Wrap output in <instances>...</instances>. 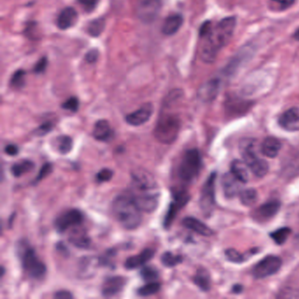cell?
I'll return each mask as SVG.
<instances>
[{
  "label": "cell",
  "instance_id": "obj_34",
  "mask_svg": "<svg viewBox=\"0 0 299 299\" xmlns=\"http://www.w3.org/2000/svg\"><path fill=\"white\" fill-rule=\"evenodd\" d=\"M239 196H240V201L245 207L253 206V204L256 202L257 198H258L256 190L254 189L241 190Z\"/></svg>",
  "mask_w": 299,
  "mask_h": 299
},
{
  "label": "cell",
  "instance_id": "obj_48",
  "mask_svg": "<svg viewBox=\"0 0 299 299\" xmlns=\"http://www.w3.org/2000/svg\"><path fill=\"white\" fill-rule=\"evenodd\" d=\"M271 1L279 4V8L282 10H285V9L291 7V5H293V4L295 3V0H271Z\"/></svg>",
  "mask_w": 299,
  "mask_h": 299
},
{
  "label": "cell",
  "instance_id": "obj_33",
  "mask_svg": "<svg viewBox=\"0 0 299 299\" xmlns=\"http://www.w3.org/2000/svg\"><path fill=\"white\" fill-rule=\"evenodd\" d=\"M291 233V229L289 228H279L274 232H271L270 236L272 240H274L276 245L284 244L288 240L289 236Z\"/></svg>",
  "mask_w": 299,
  "mask_h": 299
},
{
  "label": "cell",
  "instance_id": "obj_5",
  "mask_svg": "<svg viewBox=\"0 0 299 299\" xmlns=\"http://www.w3.org/2000/svg\"><path fill=\"white\" fill-rule=\"evenodd\" d=\"M240 155L242 160L257 177H265L269 172V163L260 158L255 150V140L250 138L243 139L240 142Z\"/></svg>",
  "mask_w": 299,
  "mask_h": 299
},
{
  "label": "cell",
  "instance_id": "obj_49",
  "mask_svg": "<svg viewBox=\"0 0 299 299\" xmlns=\"http://www.w3.org/2000/svg\"><path fill=\"white\" fill-rule=\"evenodd\" d=\"M56 249H57V250H58L59 252L63 253L64 255H66V254H69V249L66 248L65 245L63 244V242H58L57 245H56Z\"/></svg>",
  "mask_w": 299,
  "mask_h": 299
},
{
  "label": "cell",
  "instance_id": "obj_43",
  "mask_svg": "<svg viewBox=\"0 0 299 299\" xmlns=\"http://www.w3.org/2000/svg\"><path fill=\"white\" fill-rule=\"evenodd\" d=\"M77 2L80 4L84 10L88 13L92 12L98 4V0H77Z\"/></svg>",
  "mask_w": 299,
  "mask_h": 299
},
{
  "label": "cell",
  "instance_id": "obj_47",
  "mask_svg": "<svg viewBox=\"0 0 299 299\" xmlns=\"http://www.w3.org/2000/svg\"><path fill=\"white\" fill-rule=\"evenodd\" d=\"M98 57V51L97 49H91L88 53L85 55V60L88 62L89 64L95 63Z\"/></svg>",
  "mask_w": 299,
  "mask_h": 299
},
{
  "label": "cell",
  "instance_id": "obj_31",
  "mask_svg": "<svg viewBox=\"0 0 299 299\" xmlns=\"http://www.w3.org/2000/svg\"><path fill=\"white\" fill-rule=\"evenodd\" d=\"M184 261V258L180 254H174L172 252H164L161 256V261L162 265L167 268H173L180 264Z\"/></svg>",
  "mask_w": 299,
  "mask_h": 299
},
{
  "label": "cell",
  "instance_id": "obj_32",
  "mask_svg": "<svg viewBox=\"0 0 299 299\" xmlns=\"http://www.w3.org/2000/svg\"><path fill=\"white\" fill-rule=\"evenodd\" d=\"M161 290V282H148L146 285L140 287L137 290V295L140 297H149V296L155 295L156 293H158V291Z\"/></svg>",
  "mask_w": 299,
  "mask_h": 299
},
{
  "label": "cell",
  "instance_id": "obj_25",
  "mask_svg": "<svg viewBox=\"0 0 299 299\" xmlns=\"http://www.w3.org/2000/svg\"><path fill=\"white\" fill-rule=\"evenodd\" d=\"M249 166L244 161L234 160L231 164V173L242 184L249 181Z\"/></svg>",
  "mask_w": 299,
  "mask_h": 299
},
{
  "label": "cell",
  "instance_id": "obj_3",
  "mask_svg": "<svg viewBox=\"0 0 299 299\" xmlns=\"http://www.w3.org/2000/svg\"><path fill=\"white\" fill-rule=\"evenodd\" d=\"M113 214L124 229L135 230L142 221L141 210L135 203L130 190L118 194L112 206Z\"/></svg>",
  "mask_w": 299,
  "mask_h": 299
},
{
  "label": "cell",
  "instance_id": "obj_21",
  "mask_svg": "<svg viewBox=\"0 0 299 299\" xmlns=\"http://www.w3.org/2000/svg\"><path fill=\"white\" fill-rule=\"evenodd\" d=\"M78 19V15L76 10L73 7H66L59 13L56 24L61 30H66L70 28L76 24Z\"/></svg>",
  "mask_w": 299,
  "mask_h": 299
},
{
  "label": "cell",
  "instance_id": "obj_18",
  "mask_svg": "<svg viewBox=\"0 0 299 299\" xmlns=\"http://www.w3.org/2000/svg\"><path fill=\"white\" fill-rule=\"evenodd\" d=\"M220 89V81L219 79H211L199 88L198 97L205 102H211L214 100L219 94Z\"/></svg>",
  "mask_w": 299,
  "mask_h": 299
},
{
  "label": "cell",
  "instance_id": "obj_50",
  "mask_svg": "<svg viewBox=\"0 0 299 299\" xmlns=\"http://www.w3.org/2000/svg\"><path fill=\"white\" fill-rule=\"evenodd\" d=\"M243 290V287L241 286V285H239V284H237L235 286H233L232 288V292L233 293H240L241 291Z\"/></svg>",
  "mask_w": 299,
  "mask_h": 299
},
{
  "label": "cell",
  "instance_id": "obj_17",
  "mask_svg": "<svg viewBox=\"0 0 299 299\" xmlns=\"http://www.w3.org/2000/svg\"><path fill=\"white\" fill-rule=\"evenodd\" d=\"M155 254H156L155 249H145L141 253H138L136 255H133L127 259L124 266L127 270H135L152 260L153 257L155 256Z\"/></svg>",
  "mask_w": 299,
  "mask_h": 299
},
{
  "label": "cell",
  "instance_id": "obj_9",
  "mask_svg": "<svg viewBox=\"0 0 299 299\" xmlns=\"http://www.w3.org/2000/svg\"><path fill=\"white\" fill-rule=\"evenodd\" d=\"M282 261L280 257L268 255L253 266L252 275L256 279L269 277L276 274L282 267Z\"/></svg>",
  "mask_w": 299,
  "mask_h": 299
},
{
  "label": "cell",
  "instance_id": "obj_42",
  "mask_svg": "<svg viewBox=\"0 0 299 299\" xmlns=\"http://www.w3.org/2000/svg\"><path fill=\"white\" fill-rule=\"evenodd\" d=\"M62 108L66 111H70L72 113H76L79 108V101L76 97H71L68 98L66 101L62 105Z\"/></svg>",
  "mask_w": 299,
  "mask_h": 299
},
{
  "label": "cell",
  "instance_id": "obj_26",
  "mask_svg": "<svg viewBox=\"0 0 299 299\" xmlns=\"http://www.w3.org/2000/svg\"><path fill=\"white\" fill-rule=\"evenodd\" d=\"M193 282L203 291H209L211 289V276L208 270L200 268L193 276Z\"/></svg>",
  "mask_w": 299,
  "mask_h": 299
},
{
  "label": "cell",
  "instance_id": "obj_38",
  "mask_svg": "<svg viewBox=\"0 0 299 299\" xmlns=\"http://www.w3.org/2000/svg\"><path fill=\"white\" fill-rule=\"evenodd\" d=\"M225 254L228 258V261H230L231 262L241 263V262L245 261L244 255L235 249H227L226 252H225Z\"/></svg>",
  "mask_w": 299,
  "mask_h": 299
},
{
  "label": "cell",
  "instance_id": "obj_39",
  "mask_svg": "<svg viewBox=\"0 0 299 299\" xmlns=\"http://www.w3.org/2000/svg\"><path fill=\"white\" fill-rule=\"evenodd\" d=\"M53 128H54V124L50 121H46L40 125L37 128H35L33 134L37 137H43L49 134L51 131L53 130Z\"/></svg>",
  "mask_w": 299,
  "mask_h": 299
},
{
  "label": "cell",
  "instance_id": "obj_20",
  "mask_svg": "<svg viewBox=\"0 0 299 299\" xmlns=\"http://www.w3.org/2000/svg\"><path fill=\"white\" fill-rule=\"evenodd\" d=\"M114 132L110 123L106 119H100L94 125L92 136L98 141H108L113 139Z\"/></svg>",
  "mask_w": 299,
  "mask_h": 299
},
{
  "label": "cell",
  "instance_id": "obj_52",
  "mask_svg": "<svg viewBox=\"0 0 299 299\" xmlns=\"http://www.w3.org/2000/svg\"><path fill=\"white\" fill-rule=\"evenodd\" d=\"M293 37H294L295 40H297V41H299V28L296 31L295 34H294V35H293Z\"/></svg>",
  "mask_w": 299,
  "mask_h": 299
},
{
  "label": "cell",
  "instance_id": "obj_30",
  "mask_svg": "<svg viewBox=\"0 0 299 299\" xmlns=\"http://www.w3.org/2000/svg\"><path fill=\"white\" fill-rule=\"evenodd\" d=\"M106 26V21L104 18L93 20L87 25V33L92 37H97L103 33Z\"/></svg>",
  "mask_w": 299,
  "mask_h": 299
},
{
  "label": "cell",
  "instance_id": "obj_11",
  "mask_svg": "<svg viewBox=\"0 0 299 299\" xmlns=\"http://www.w3.org/2000/svg\"><path fill=\"white\" fill-rule=\"evenodd\" d=\"M84 221V214L78 209H69L55 218L54 227L56 232L63 233L72 227L79 226Z\"/></svg>",
  "mask_w": 299,
  "mask_h": 299
},
{
  "label": "cell",
  "instance_id": "obj_53",
  "mask_svg": "<svg viewBox=\"0 0 299 299\" xmlns=\"http://www.w3.org/2000/svg\"><path fill=\"white\" fill-rule=\"evenodd\" d=\"M4 273H5V270H4V266H2V267H1V276H0V277H3V276H4Z\"/></svg>",
  "mask_w": 299,
  "mask_h": 299
},
{
  "label": "cell",
  "instance_id": "obj_14",
  "mask_svg": "<svg viewBox=\"0 0 299 299\" xmlns=\"http://www.w3.org/2000/svg\"><path fill=\"white\" fill-rule=\"evenodd\" d=\"M153 112H154V107L151 103H146L134 113L127 114L125 118L126 122L130 126L139 127L148 122L151 118Z\"/></svg>",
  "mask_w": 299,
  "mask_h": 299
},
{
  "label": "cell",
  "instance_id": "obj_36",
  "mask_svg": "<svg viewBox=\"0 0 299 299\" xmlns=\"http://www.w3.org/2000/svg\"><path fill=\"white\" fill-rule=\"evenodd\" d=\"M25 72L22 69H19L13 74L10 85L14 89H22L25 83Z\"/></svg>",
  "mask_w": 299,
  "mask_h": 299
},
{
  "label": "cell",
  "instance_id": "obj_13",
  "mask_svg": "<svg viewBox=\"0 0 299 299\" xmlns=\"http://www.w3.org/2000/svg\"><path fill=\"white\" fill-rule=\"evenodd\" d=\"M127 282V278L121 276H114L106 278L102 284V296L106 298H112L118 295V293L123 291Z\"/></svg>",
  "mask_w": 299,
  "mask_h": 299
},
{
  "label": "cell",
  "instance_id": "obj_12",
  "mask_svg": "<svg viewBox=\"0 0 299 299\" xmlns=\"http://www.w3.org/2000/svg\"><path fill=\"white\" fill-rule=\"evenodd\" d=\"M162 0H136V13L144 23H151L160 13Z\"/></svg>",
  "mask_w": 299,
  "mask_h": 299
},
{
  "label": "cell",
  "instance_id": "obj_35",
  "mask_svg": "<svg viewBox=\"0 0 299 299\" xmlns=\"http://www.w3.org/2000/svg\"><path fill=\"white\" fill-rule=\"evenodd\" d=\"M140 276L142 277L144 281L147 282H153L157 280L160 276L159 270H157L153 266H146L140 270Z\"/></svg>",
  "mask_w": 299,
  "mask_h": 299
},
{
  "label": "cell",
  "instance_id": "obj_28",
  "mask_svg": "<svg viewBox=\"0 0 299 299\" xmlns=\"http://www.w3.org/2000/svg\"><path fill=\"white\" fill-rule=\"evenodd\" d=\"M35 167L34 161L27 159L20 161L12 165L10 171L14 177H21L33 170Z\"/></svg>",
  "mask_w": 299,
  "mask_h": 299
},
{
  "label": "cell",
  "instance_id": "obj_45",
  "mask_svg": "<svg viewBox=\"0 0 299 299\" xmlns=\"http://www.w3.org/2000/svg\"><path fill=\"white\" fill-rule=\"evenodd\" d=\"M4 153L9 156H17L20 152V148L18 147L17 145H14V144H8L4 147Z\"/></svg>",
  "mask_w": 299,
  "mask_h": 299
},
{
  "label": "cell",
  "instance_id": "obj_4",
  "mask_svg": "<svg viewBox=\"0 0 299 299\" xmlns=\"http://www.w3.org/2000/svg\"><path fill=\"white\" fill-rule=\"evenodd\" d=\"M17 254L22 270L28 277L34 280H42L46 274V266L38 255L34 248L26 241L21 240L17 244Z\"/></svg>",
  "mask_w": 299,
  "mask_h": 299
},
{
  "label": "cell",
  "instance_id": "obj_16",
  "mask_svg": "<svg viewBox=\"0 0 299 299\" xmlns=\"http://www.w3.org/2000/svg\"><path fill=\"white\" fill-rule=\"evenodd\" d=\"M278 124L282 129L288 132L299 131V109L291 108L287 110L278 118Z\"/></svg>",
  "mask_w": 299,
  "mask_h": 299
},
{
  "label": "cell",
  "instance_id": "obj_6",
  "mask_svg": "<svg viewBox=\"0 0 299 299\" xmlns=\"http://www.w3.org/2000/svg\"><path fill=\"white\" fill-rule=\"evenodd\" d=\"M202 169V157L197 148L189 149L184 154L178 166L177 175L180 180L190 184L198 177Z\"/></svg>",
  "mask_w": 299,
  "mask_h": 299
},
{
  "label": "cell",
  "instance_id": "obj_19",
  "mask_svg": "<svg viewBox=\"0 0 299 299\" xmlns=\"http://www.w3.org/2000/svg\"><path fill=\"white\" fill-rule=\"evenodd\" d=\"M240 184L242 183L239 181L232 173H226L221 180L224 193L228 198H233L236 195L240 194L241 191Z\"/></svg>",
  "mask_w": 299,
  "mask_h": 299
},
{
  "label": "cell",
  "instance_id": "obj_29",
  "mask_svg": "<svg viewBox=\"0 0 299 299\" xmlns=\"http://www.w3.org/2000/svg\"><path fill=\"white\" fill-rule=\"evenodd\" d=\"M73 148V139L70 136L61 135L56 139V149L61 155H67Z\"/></svg>",
  "mask_w": 299,
  "mask_h": 299
},
{
  "label": "cell",
  "instance_id": "obj_8",
  "mask_svg": "<svg viewBox=\"0 0 299 299\" xmlns=\"http://www.w3.org/2000/svg\"><path fill=\"white\" fill-rule=\"evenodd\" d=\"M217 174L211 173L209 177L207 178L205 184L203 185L200 199H199V206L201 208L203 214L206 217H210L211 213L214 211L215 205V183H216Z\"/></svg>",
  "mask_w": 299,
  "mask_h": 299
},
{
  "label": "cell",
  "instance_id": "obj_1",
  "mask_svg": "<svg viewBox=\"0 0 299 299\" xmlns=\"http://www.w3.org/2000/svg\"><path fill=\"white\" fill-rule=\"evenodd\" d=\"M236 19L234 17L225 18L212 24L206 22L199 30V55L206 64H212L219 51L227 46L232 39L235 30Z\"/></svg>",
  "mask_w": 299,
  "mask_h": 299
},
{
  "label": "cell",
  "instance_id": "obj_37",
  "mask_svg": "<svg viewBox=\"0 0 299 299\" xmlns=\"http://www.w3.org/2000/svg\"><path fill=\"white\" fill-rule=\"evenodd\" d=\"M116 256V250L115 249H109L102 256L99 257L98 264L105 267H113L114 265V259Z\"/></svg>",
  "mask_w": 299,
  "mask_h": 299
},
{
  "label": "cell",
  "instance_id": "obj_24",
  "mask_svg": "<svg viewBox=\"0 0 299 299\" xmlns=\"http://www.w3.org/2000/svg\"><path fill=\"white\" fill-rule=\"evenodd\" d=\"M183 22H184V19L180 14L170 15L165 19L163 25L161 27L162 33L165 35H169V36L176 34L177 31L180 29V27L183 25Z\"/></svg>",
  "mask_w": 299,
  "mask_h": 299
},
{
  "label": "cell",
  "instance_id": "obj_44",
  "mask_svg": "<svg viewBox=\"0 0 299 299\" xmlns=\"http://www.w3.org/2000/svg\"><path fill=\"white\" fill-rule=\"evenodd\" d=\"M46 66H47V59H46V57H43V58L39 60L38 62L35 64V66L34 68V71L35 73H37V74L43 73V72L45 71Z\"/></svg>",
  "mask_w": 299,
  "mask_h": 299
},
{
  "label": "cell",
  "instance_id": "obj_10",
  "mask_svg": "<svg viewBox=\"0 0 299 299\" xmlns=\"http://www.w3.org/2000/svg\"><path fill=\"white\" fill-rule=\"evenodd\" d=\"M190 195L185 190H179L173 193L172 202L169 204V209L163 219V227L169 229L177 217V213L183 207H185L190 201Z\"/></svg>",
  "mask_w": 299,
  "mask_h": 299
},
{
  "label": "cell",
  "instance_id": "obj_40",
  "mask_svg": "<svg viewBox=\"0 0 299 299\" xmlns=\"http://www.w3.org/2000/svg\"><path fill=\"white\" fill-rule=\"evenodd\" d=\"M52 170H53V165L51 164L50 162L44 163L43 167L40 169L37 177H35V179H34V184H38L39 182L42 181L45 177L49 176L52 172Z\"/></svg>",
  "mask_w": 299,
  "mask_h": 299
},
{
  "label": "cell",
  "instance_id": "obj_51",
  "mask_svg": "<svg viewBox=\"0 0 299 299\" xmlns=\"http://www.w3.org/2000/svg\"><path fill=\"white\" fill-rule=\"evenodd\" d=\"M15 218V213H13V214L10 216V218H9V225H10V228H12V225H13V219Z\"/></svg>",
  "mask_w": 299,
  "mask_h": 299
},
{
  "label": "cell",
  "instance_id": "obj_23",
  "mask_svg": "<svg viewBox=\"0 0 299 299\" xmlns=\"http://www.w3.org/2000/svg\"><path fill=\"white\" fill-rule=\"evenodd\" d=\"M282 148V143L275 137L266 138L261 145V153L269 158H275L277 156Z\"/></svg>",
  "mask_w": 299,
  "mask_h": 299
},
{
  "label": "cell",
  "instance_id": "obj_22",
  "mask_svg": "<svg viewBox=\"0 0 299 299\" xmlns=\"http://www.w3.org/2000/svg\"><path fill=\"white\" fill-rule=\"evenodd\" d=\"M182 223L185 228L190 229L193 232H197L200 235L210 237L213 234V232L211 228L202 221H200L199 219L193 218V217H186L183 219Z\"/></svg>",
  "mask_w": 299,
  "mask_h": 299
},
{
  "label": "cell",
  "instance_id": "obj_15",
  "mask_svg": "<svg viewBox=\"0 0 299 299\" xmlns=\"http://www.w3.org/2000/svg\"><path fill=\"white\" fill-rule=\"evenodd\" d=\"M281 204L277 200L269 201L255 209L252 212V217L254 220L259 222H266L273 219L280 210Z\"/></svg>",
  "mask_w": 299,
  "mask_h": 299
},
{
  "label": "cell",
  "instance_id": "obj_27",
  "mask_svg": "<svg viewBox=\"0 0 299 299\" xmlns=\"http://www.w3.org/2000/svg\"><path fill=\"white\" fill-rule=\"evenodd\" d=\"M69 242L77 249H87L91 247L92 240L85 232L79 230H75L71 232L70 237L69 238Z\"/></svg>",
  "mask_w": 299,
  "mask_h": 299
},
{
  "label": "cell",
  "instance_id": "obj_41",
  "mask_svg": "<svg viewBox=\"0 0 299 299\" xmlns=\"http://www.w3.org/2000/svg\"><path fill=\"white\" fill-rule=\"evenodd\" d=\"M114 177V171L109 168H104L99 170L96 175V181L98 184L109 182Z\"/></svg>",
  "mask_w": 299,
  "mask_h": 299
},
{
  "label": "cell",
  "instance_id": "obj_7",
  "mask_svg": "<svg viewBox=\"0 0 299 299\" xmlns=\"http://www.w3.org/2000/svg\"><path fill=\"white\" fill-rule=\"evenodd\" d=\"M180 119L174 114H163L160 115L155 128V136L160 142L170 144L177 139L180 130Z\"/></svg>",
  "mask_w": 299,
  "mask_h": 299
},
{
  "label": "cell",
  "instance_id": "obj_46",
  "mask_svg": "<svg viewBox=\"0 0 299 299\" xmlns=\"http://www.w3.org/2000/svg\"><path fill=\"white\" fill-rule=\"evenodd\" d=\"M54 298L57 299H73L74 296L70 291L63 290V291H56L54 294Z\"/></svg>",
  "mask_w": 299,
  "mask_h": 299
},
{
  "label": "cell",
  "instance_id": "obj_2",
  "mask_svg": "<svg viewBox=\"0 0 299 299\" xmlns=\"http://www.w3.org/2000/svg\"><path fill=\"white\" fill-rule=\"evenodd\" d=\"M130 192L135 203L143 212H153L159 206L161 191L155 177L146 169H135L131 173Z\"/></svg>",
  "mask_w": 299,
  "mask_h": 299
}]
</instances>
